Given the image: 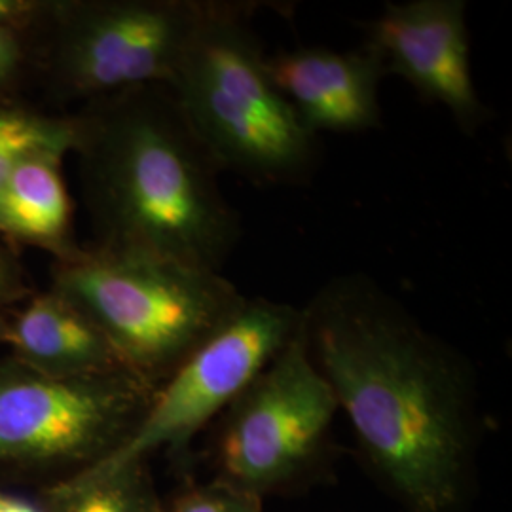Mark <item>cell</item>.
Here are the masks:
<instances>
[{"instance_id":"6da1fadb","label":"cell","mask_w":512,"mask_h":512,"mask_svg":"<svg viewBox=\"0 0 512 512\" xmlns=\"http://www.w3.org/2000/svg\"><path fill=\"white\" fill-rule=\"evenodd\" d=\"M302 336L372 469L408 512H459L473 492V365L366 274L325 281Z\"/></svg>"},{"instance_id":"7a4b0ae2","label":"cell","mask_w":512,"mask_h":512,"mask_svg":"<svg viewBox=\"0 0 512 512\" xmlns=\"http://www.w3.org/2000/svg\"><path fill=\"white\" fill-rule=\"evenodd\" d=\"M73 154L95 243L222 272L243 224L167 86L88 103Z\"/></svg>"},{"instance_id":"3957f363","label":"cell","mask_w":512,"mask_h":512,"mask_svg":"<svg viewBox=\"0 0 512 512\" xmlns=\"http://www.w3.org/2000/svg\"><path fill=\"white\" fill-rule=\"evenodd\" d=\"M262 6L217 0L167 88L220 173L256 186H306L321 167V137L268 73L253 27Z\"/></svg>"},{"instance_id":"277c9868","label":"cell","mask_w":512,"mask_h":512,"mask_svg":"<svg viewBox=\"0 0 512 512\" xmlns=\"http://www.w3.org/2000/svg\"><path fill=\"white\" fill-rule=\"evenodd\" d=\"M50 289L84 311L129 374L154 389L249 298L217 270L99 245L54 260Z\"/></svg>"},{"instance_id":"5b68a950","label":"cell","mask_w":512,"mask_h":512,"mask_svg":"<svg viewBox=\"0 0 512 512\" xmlns=\"http://www.w3.org/2000/svg\"><path fill=\"white\" fill-rule=\"evenodd\" d=\"M217 0H57L48 71L63 101L86 105L145 86H169Z\"/></svg>"},{"instance_id":"8992f818","label":"cell","mask_w":512,"mask_h":512,"mask_svg":"<svg viewBox=\"0 0 512 512\" xmlns=\"http://www.w3.org/2000/svg\"><path fill=\"white\" fill-rule=\"evenodd\" d=\"M302 310L264 296L247 298L241 310L154 389L150 404L105 458L78 471L97 478L145 465L152 454L184 452L194 437L217 420L300 329Z\"/></svg>"},{"instance_id":"52a82bcc","label":"cell","mask_w":512,"mask_h":512,"mask_svg":"<svg viewBox=\"0 0 512 512\" xmlns=\"http://www.w3.org/2000/svg\"><path fill=\"white\" fill-rule=\"evenodd\" d=\"M152 395L126 370L54 378L8 357L0 361V463L82 471L128 437Z\"/></svg>"},{"instance_id":"ba28073f","label":"cell","mask_w":512,"mask_h":512,"mask_svg":"<svg viewBox=\"0 0 512 512\" xmlns=\"http://www.w3.org/2000/svg\"><path fill=\"white\" fill-rule=\"evenodd\" d=\"M338 404L300 329L220 416V476L264 497L319 458Z\"/></svg>"},{"instance_id":"9c48e42d","label":"cell","mask_w":512,"mask_h":512,"mask_svg":"<svg viewBox=\"0 0 512 512\" xmlns=\"http://www.w3.org/2000/svg\"><path fill=\"white\" fill-rule=\"evenodd\" d=\"M365 46L380 55L387 74L446 110L461 133L475 135L490 120L473 76L465 0L387 2L366 23Z\"/></svg>"},{"instance_id":"30bf717a","label":"cell","mask_w":512,"mask_h":512,"mask_svg":"<svg viewBox=\"0 0 512 512\" xmlns=\"http://www.w3.org/2000/svg\"><path fill=\"white\" fill-rule=\"evenodd\" d=\"M277 90L302 124L321 133H365L382 128L380 86L387 71L372 48L308 46L266 57Z\"/></svg>"},{"instance_id":"8fae6325","label":"cell","mask_w":512,"mask_h":512,"mask_svg":"<svg viewBox=\"0 0 512 512\" xmlns=\"http://www.w3.org/2000/svg\"><path fill=\"white\" fill-rule=\"evenodd\" d=\"M0 344L19 365L54 378L126 370L92 319L54 289L31 294L6 313Z\"/></svg>"},{"instance_id":"7c38bea8","label":"cell","mask_w":512,"mask_h":512,"mask_svg":"<svg viewBox=\"0 0 512 512\" xmlns=\"http://www.w3.org/2000/svg\"><path fill=\"white\" fill-rule=\"evenodd\" d=\"M67 154H40L0 183V241L37 247L63 260L80 251L74 239L73 200L65 181Z\"/></svg>"},{"instance_id":"4fadbf2b","label":"cell","mask_w":512,"mask_h":512,"mask_svg":"<svg viewBox=\"0 0 512 512\" xmlns=\"http://www.w3.org/2000/svg\"><path fill=\"white\" fill-rule=\"evenodd\" d=\"M78 122L74 116H52L42 110L0 101V183L18 165L50 152L71 156Z\"/></svg>"},{"instance_id":"5bb4252c","label":"cell","mask_w":512,"mask_h":512,"mask_svg":"<svg viewBox=\"0 0 512 512\" xmlns=\"http://www.w3.org/2000/svg\"><path fill=\"white\" fill-rule=\"evenodd\" d=\"M46 509L48 512H165L143 465L97 478L71 476L55 486Z\"/></svg>"},{"instance_id":"9a60e30c","label":"cell","mask_w":512,"mask_h":512,"mask_svg":"<svg viewBox=\"0 0 512 512\" xmlns=\"http://www.w3.org/2000/svg\"><path fill=\"white\" fill-rule=\"evenodd\" d=\"M165 512H262V497L217 478L188 488Z\"/></svg>"},{"instance_id":"2e32d148","label":"cell","mask_w":512,"mask_h":512,"mask_svg":"<svg viewBox=\"0 0 512 512\" xmlns=\"http://www.w3.org/2000/svg\"><path fill=\"white\" fill-rule=\"evenodd\" d=\"M31 294L33 289L18 255L0 241V315L19 308Z\"/></svg>"},{"instance_id":"e0dca14e","label":"cell","mask_w":512,"mask_h":512,"mask_svg":"<svg viewBox=\"0 0 512 512\" xmlns=\"http://www.w3.org/2000/svg\"><path fill=\"white\" fill-rule=\"evenodd\" d=\"M52 2L44 0H0V27L21 33L25 27L50 16Z\"/></svg>"},{"instance_id":"ac0fdd59","label":"cell","mask_w":512,"mask_h":512,"mask_svg":"<svg viewBox=\"0 0 512 512\" xmlns=\"http://www.w3.org/2000/svg\"><path fill=\"white\" fill-rule=\"evenodd\" d=\"M25 59L21 33L0 27V92L10 86Z\"/></svg>"},{"instance_id":"d6986e66","label":"cell","mask_w":512,"mask_h":512,"mask_svg":"<svg viewBox=\"0 0 512 512\" xmlns=\"http://www.w3.org/2000/svg\"><path fill=\"white\" fill-rule=\"evenodd\" d=\"M0 512H48V509L31 497L0 490Z\"/></svg>"},{"instance_id":"ffe728a7","label":"cell","mask_w":512,"mask_h":512,"mask_svg":"<svg viewBox=\"0 0 512 512\" xmlns=\"http://www.w3.org/2000/svg\"><path fill=\"white\" fill-rule=\"evenodd\" d=\"M4 325H6V315H0V340H2V330H4Z\"/></svg>"}]
</instances>
